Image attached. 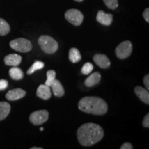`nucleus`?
Wrapping results in <instances>:
<instances>
[{"mask_svg": "<svg viewBox=\"0 0 149 149\" xmlns=\"http://www.w3.org/2000/svg\"><path fill=\"white\" fill-rule=\"evenodd\" d=\"M93 70V64L90 62H87L84 65L82 68H81V72L83 74H88L91 73V72Z\"/></svg>", "mask_w": 149, "mask_h": 149, "instance_id": "nucleus-22", "label": "nucleus"}, {"mask_svg": "<svg viewBox=\"0 0 149 149\" xmlns=\"http://www.w3.org/2000/svg\"><path fill=\"white\" fill-rule=\"evenodd\" d=\"M120 148L121 149H133V145L130 144V143L125 142L122 145V146L120 147Z\"/></svg>", "mask_w": 149, "mask_h": 149, "instance_id": "nucleus-26", "label": "nucleus"}, {"mask_svg": "<svg viewBox=\"0 0 149 149\" xmlns=\"http://www.w3.org/2000/svg\"><path fill=\"white\" fill-rule=\"evenodd\" d=\"M10 46L15 51L20 53H28L33 48L31 41L25 38H17L10 42Z\"/></svg>", "mask_w": 149, "mask_h": 149, "instance_id": "nucleus-4", "label": "nucleus"}, {"mask_svg": "<svg viewBox=\"0 0 149 149\" xmlns=\"http://www.w3.org/2000/svg\"><path fill=\"white\" fill-rule=\"evenodd\" d=\"M10 111V105L8 102H0V121L3 120Z\"/></svg>", "mask_w": 149, "mask_h": 149, "instance_id": "nucleus-16", "label": "nucleus"}, {"mask_svg": "<svg viewBox=\"0 0 149 149\" xmlns=\"http://www.w3.org/2000/svg\"><path fill=\"white\" fill-rule=\"evenodd\" d=\"M142 125L145 128L149 127V114L148 113L144 117V120H143V122H142Z\"/></svg>", "mask_w": 149, "mask_h": 149, "instance_id": "nucleus-25", "label": "nucleus"}, {"mask_svg": "<svg viewBox=\"0 0 149 149\" xmlns=\"http://www.w3.org/2000/svg\"><path fill=\"white\" fill-rule=\"evenodd\" d=\"M8 85V82L7 80L0 79V91H3L7 88Z\"/></svg>", "mask_w": 149, "mask_h": 149, "instance_id": "nucleus-24", "label": "nucleus"}, {"mask_svg": "<svg viewBox=\"0 0 149 149\" xmlns=\"http://www.w3.org/2000/svg\"><path fill=\"white\" fill-rule=\"evenodd\" d=\"M143 81H144V84L145 86L146 87V89L147 90H148L149 89V74H146V75H145Z\"/></svg>", "mask_w": 149, "mask_h": 149, "instance_id": "nucleus-28", "label": "nucleus"}, {"mask_svg": "<svg viewBox=\"0 0 149 149\" xmlns=\"http://www.w3.org/2000/svg\"><path fill=\"white\" fill-rule=\"evenodd\" d=\"M135 93L137 95L139 100L142 101L144 103L149 104V93L148 90L145 89L141 86H136L135 89Z\"/></svg>", "mask_w": 149, "mask_h": 149, "instance_id": "nucleus-13", "label": "nucleus"}, {"mask_svg": "<svg viewBox=\"0 0 149 149\" xmlns=\"http://www.w3.org/2000/svg\"><path fill=\"white\" fill-rule=\"evenodd\" d=\"M31 149H43L42 147H32Z\"/></svg>", "mask_w": 149, "mask_h": 149, "instance_id": "nucleus-29", "label": "nucleus"}, {"mask_svg": "<svg viewBox=\"0 0 149 149\" xmlns=\"http://www.w3.org/2000/svg\"><path fill=\"white\" fill-rule=\"evenodd\" d=\"M48 111L46 110L34 111L31 113L29 117L30 122L35 126H39L44 124L48 120Z\"/></svg>", "mask_w": 149, "mask_h": 149, "instance_id": "nucleus-7", "label": "nucleus"}, {"mask_svg": "<svg viewBox=\"0 0 149 149\" xmlns=\"http://www.w3.org/2000/svg\"><path fill=\"white\" fill-rule=\"evenodd\" d=\"M65 18L72 25L78 26L82 24L84 15L82 13L77 9H70L65 13Z\"/></svg>", "mask_w": 149, "mask_h": 149, "instance_id": "nucleus-6", "label": "nucleus"}, {"mask_svg": "<svg viewBox=\"0 0 149 149\" xmlns=\"http://www.w3.org/2000/svg\"><path fill=\"white\" fill-rule=\"evenodd\" d=\"M143 17H144L145 21L146 22H149V8H147L143 13Z\"/></svg>", "mask_w": 149, "mask_h": 149, "instance_id": "nucleus-27", "label": "nucleus"}, {"mask_svg": "<svg viewBox=\"0 0 149 149\" xmlns=\"http://www.w3.org/2000/svg\"><path fill=\"white\" fill-rule=\"evenodd\" d=\"M104 2L111 10H115L118 7V0H104Z\"/></svg>", "mask_w": 149, "mask_h": 149, "instance_id": "nucleus-23", "label": "nucleus"}, {"mask_svg": "<svg viewBox=\"0 0 149 149\" xmlns=\"http://www.w3.org/2000/svg\"><path fill=\"white\" fill-rule=\"evenodd\" d=\"M46 77H47V79H46L45 84L48 86H51L52 84L56 79V72L53 70H48L46 72Z\"/></svg>", "mask_w": 149, "mask_h": 149, "instance_id": "nucleus-21", "label": "nucleus"}, {"mask_svg": "<svg viewBox=\"0 0 149 149\" xmlns=\"http://www.w3.org/2000/svg\"><path fill=\"white\" fill-rule=\"evenodd\" d=\"M51 88L52 91H53V94L55 95L56 97H61L64 96L65 93L64 87H63L62 84H61L59 80L56 79H55V81H53V84H52Z\"/></svg>", "mask_w": 149, "mask_h": 149, "instance_id": "nucleus-15", "label": "nucleus"}, {"mask_svg": "<svg viewBox=\"0 0 149 149\" xmlns=\"http://www.w3.org/2000/svg\"><path fill=\"white\" fill-rule=\"evenodd\" d=\"M10 26L3 19L0 18V35L4 36L10 32Z\"/></svg>", "mask_w": 149, "mask_h": 149, "instance_id": "nucleus-19", "label": "nucleus"}, {"mask_svg": "<svg viewBox=\"0 0 149 149\" xmlns=\"http://www.w3.org/2000/svg\"><path fill=\"white\" fill-rule=\"evenodd\" d=\"M113 16L112 14L106 13L105 12L102 10L98 11L96 19L99 23L104 26H110L113 22Z\"/></svg>", "mask_w": 149, "mask_h": 149, "instance_id": "nucleus-10", "label": "nucleus"}, {"mask_svg": "<svg viewBox=\"0 0 149 149\" xmlns=\"http://www.w3.org/2000/svg\"><path fill=\"white\" fill-rule=\"evenodd\" d=\"M74 1H77V2H81V1H83L84 0H74Z\"/></svg>", "mask_w": 149, "mask_h": 149, "instance_id": "nucleus-30", "label": "nucleus"}, {"mask_svg": "<svg viewBox=\"0 0 149 149\" xmlns=\"http://www.w3.org/2000/svg\"><path fill=\"white\" fill-rule=\"evenodd\" d=\"M38 44L44 53H55L58 50V44L53 37L48 35H42L38 39Z\"/></svg>", "mask_w": 149, "mask_h": 149, "instance_id": "nucleus-3", "label": "nucleus"}, {"mask_svg": "<svg viewBox=\"0 0 149 149\" xmlns=\"http://www.w3.org/2000/svg\"><path fill=\"white\" fill-rule=\"evenodd\" d=\"M133 51V45L130 41L126 40L122 42L115 48V55L119 59H124L128 58L131 55Z\"/></svg>", "mask_w": 149, "mask_h": 149, "instance_id": "nucleus-5", "label": "nucleus"}, {"mask_svg": "<svg viewBox=\"0 0 149 149\" xmlns=\"http://www.w3.org/2000/svg\"><path fill=\"white\" fill-rule=\"evenodd\" d=\"M22 62V57L17 54H10L4 57V63L7 66H17Z\"/></svg>", "mask_w": 149, "mask_h": 149, "instance_id": "nucleus-12", "label": "nucleus"}, {"mask_svg": "<svg viewBox=\"0 0 149 149\" xmlns=\"http://www.w3.org/2000/svg\"><path fill=\"white\" fill-rule=\"evenodd\" d=\"M68 57H69L70 61L72 63L79 62L81 59V55L80 54V52L77 48H72L69 51V53H68Z\"/></svg>", "mask_w": 149, "mask_h": 149, "instance_id": "nucleus-18", "label": "nucleus"}, {"mask_svg": "<svg viewBox=\"0 0 149 149\" xmlns=\"http://www.w3.org/2000/svg\"><path fill=\"white\" fill-rule=\"evenodd\" d=\"M44 67V62L40 61H36L35 62H34L32 66L29 68V69L27 70V74H33V72L36 70L42 69Z\"/></svg>", "mask_w": 149, "mask_h": 149, "instance_id": "nucleus-20", "label": "nucleus"}, {"mask_svg": "<svg viewBox=\"0 0 149 149\" xmlns=\"http://www.w3.org/2000/svg\"><path fill=\"white\" fill-rule=\"evenodd\" d=\"M78 108L89 114L102 115L107 113L108 105L103 99L98 97H85L80 100Z\"/></svg>", "mask_w": 149, "mask_h": 149, "instance_id": "nucleus-2", "label": "nucleus"}, {"mask_svg": "<svg viewBox=\"0 0 149 149\" xmlns=\"http://www.w3.org/2000/svg\"><path fill=\"white\" fill-rule=\"evenodd\" d=\"M37 96L44 100H48L51 97L52 93L50 86L46 84H41L37 89Z\"/></svg>", "mask_w": 149, "mask_h": 149, "instance_id": "nucleus-11", "label": "nucleus"}, {"mask_svg": "<svg viewBox=\"0 0 149 149\" xmlns=\"http://www.w3.org/2000/svg\"><path fill=\"white\" fill-rule=\"evenodd\" d=\"M9 75L14 80H20L24 77V72L20 68L17 66H13L9 70Z\"/></svg>", "mask_w": 149, "mask_h": 149, "instance_id": "nucleus-17", "label": "nucleus"}, {"mask_svg": "<svg viewBox=\"0 0 149 149\" xmlns=\"http://www.w3.org/2000/svg\"><path fill=\"white\" fill-rule=\"evenodd\" d=\"M26 94V92L22 88H15L9 91L6 95V98L9 101H15L23 98Z\"/></svg>", "mask_w": 149, "mask_h": 149, "instance_id": "nucleus-9", "label": "nucleus"}, {"mask_svg": "<svg viewBox=\"0 0 149 149\" xmlns=\"http://www.w3.org/2000/svg\"><path fill=\"white\" fill-rule=\"evenodd\" d=\"M93 61L98 66L104 69L108 68L111 66V61L109 59L107 55L104 54H96L93 57Z\"/></svg>", "mask_w": 149, "mask_h": 149, "instance_id": "nucleus-8", "label": "nucleus"}, {"mask_svg": "<svg viewBox=\"0 0 149 149\" xmlns=\"http://www.w3.org/2000/svg\"><path fill=\"white\" fill-rule=\"evenodd\" d=\"M104 135L103 128L92 122L81 125L77 132L78 141L84 146H91L97 144L103 138Z\"/></svg>", "mask_w": 149, "mask_h": 149, "instance_id": "nucleus-1", "label": "nucleus"}, {"mask_svg": "<svg viewBox=\"0 0 149 149\" xmlns=\"http://www.w3.org/2000/svg\"><path fill=\"white\" fill-rule=\"evenodd\" d=\"M40 130H41V131H43V130H44V128L41 127V128H40Z\"/></svg>", "mask_w": 149, "mask_h": 149, "instance_id": "nucleus-31", "label": "nucleus"}, {"mask_svg": "<svg viewBox=\"0 0 149 149\" xmlns=\"http://www.w3.org/2000/svg\"><path fill=\"white\" fill-rule=\"evenodd\" d=\"M100 80H101V74L100 72H93L86 79L84 84L87 87H92L93 86L97 84L100 81Z\"/></svg>", "mask_w": 149, "mask_h": 149, "instance_id": "nucleus-14", "label": "nucleus"}]
</instances>
